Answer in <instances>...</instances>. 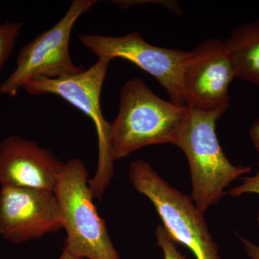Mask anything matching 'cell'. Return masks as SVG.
Masks as SVG:
<instances>
[{"instance_id": "15", "label": "cell", "mask_w": 259, "mask_h": 259, "mask_svg": "<svg viewBox=\"0 0 259 259\" xmlns=\"http://www.w3.org/2000/svg\"><path fill=\"white\" fill-rule=\"evenodd\" d=\"M238 236L243 243L245 252L248 257L251 259H259V245L255 244L244 237L240 236V235H238Z\"/></svg>"}, {"instance_id": "17", "label": "cell", "mask_w": 259, "mask_h": 259, "mask_svg": "<svg viewBox=\"0 0 259 259\" xmlns=\"http://www.w3.org/2000/svg\"><path fill=\"white\" fill-rule=\"evenodd\" d=\"M58 259H83V258H81V257L76 256L71 253V252L69 251L66 247H64V249H63L62 253L59 258Z\"/></svg>"}, {"instance_id": "5", "label": "cell", "mask_w": 259, "mask_h": 259, "mask_svg": "<svg viewBox=\"0 0 259 259\" xmlns=\"http://www.w3.org/2000/svg\"><path fill=\"white\" fill-rule=\"evenodd\" d=\"M109 64V61L98 59L95 64L79 74L59 79L36 78L23 87L27 93L35 96L53 95L60 97L93 121L98 141V163L95 176L89 180V185L94 198L100 200L111 184L115 163L110 152V123L104 117L100 105L102 89Z\"/></svg>"}, {"instance_id": "3", "label": "cell", "mask_w": 259, "mask_h": 259, "mask_svg": "<svg viewBox=\"0 0 259 259\" xmlns=\"http://www.w3.org/2000/svg\"><path fill=\"white\" fill-rule=\"evenodd\" d=\"M89 180L80 158L65 162L54 190L67 235L64 246L83 259H121L94 203Z\"/></svg>"}, {"instance_id": "7", "label": "cell", "mask_w": 259, "mask_h": 259, "mask_svg": "<svg viewBox=\"0 0 259 259\" xmlns=\"http://www.w3.org/2000/svg\"><path fill=\"white\" fill-rule=\"evenodd\" d=\"M235 78L226 42L208 38L189 52L181 76L188 108L221 116L230 107L229 86Z\"/></svg>"}, {"instance_id": "2", "label": "cell", "mask_w": 259, "mask_h": 259, "mask_svg": "<svg viewBox=\"0 0 259 259\" xmlns=\"http://www.w3.org/2000/svg\"><path fill=\"white\" fill-rule=\"evenodd\" d=\"M221 117L190 109L175 144L187 158L191 197L203 213L221 201L231 182L252 170L250 166H235L223 152L216 134V121Z\"/></svg>"}, {"instance_id": "4", "label": "cell", "mask_w": 259, "mask_h": 259, "mask_svg": "<svg viewBox=\"0 0 259 259\" xmlns=\"http://www.w3.org/2000/svg\"><path fill=\"white\" fill-rule=\"evenodd\" d=\"M128 176L135 190L153 204L175 243L189 248L196 259H222L204 213L192 197L172 187L144 160L131 162Z\"/></svg>"}, {"instance_id": "12", "label": "cell", "mask_w": 259, "mask_h": 259, "mask_svg": "<svg viewBox=\"0 0 259 259\" xmlns=\"http://www.w3.org/2000/svg\"><path fill=\"white\" fill-rule=\"evenodd\" d=\"M23 28L21 22L7 20L0 25V74L5 63L13 54Z\"/></svg>"}, {"instance_id": "8", "label": "cell", "mask_w": 259, "mask_h": 259, "mask_svg": "<svg viewBox=\"0 0 259 259\" xmlns=\"http://www.w3.org/2000/svg\"><path fill=\"white\" fill-rule=\"evenodd\" d=\"M83 47L98 59H125L153 76L166 90L174 103L185 105L181 88L182 68L189 52L164 49L148 44L137 32L122 36L83 34L78 35Z\"/></svg>"}, {"instance_id": "11", "label": "cell", "mask_w": 259, "mask_h": 259, "mask_svg": "<svg viewBox=\"0 0 259 259\" xmlns=\"http://www.w3.org/2000/svg\"><path fill=\"white\" fill-rule=\"evenodd\" d=\"M226 44L235 78L259 86V20L235 29Z\"/></svg>"}, {"instance_id": "16", "label": "cell", "mask_w": 259, "mask_h": 259, "mask_svg": "<svg viewBox=\"0 0 259 259\" xmlns=\"http://www.w3.org/2000/svg\"><path fill=\"white\" fill-rule=\"evenodd\" d=\"M250 136L253 146L259 153V118L252 124L250 128Z\"/></svg>"}, {"instance_id": "6", "label": "cell", "mask_w": 259, "mask_h": 259, "mask_svg": "<svg viewBox=\"0 0 259 259\" xmlns=\"http://www.w3.org/2000/svg\"><path fill=\"white\" fill-rule=\"evenodd\" d=\"M97 3V0H74L57 23L24 46L19 51L15 69L0 84V95L14 97L30 80L59 79L84 71L70 56V38L78 19Z\"/></svg>"}, {"instance_id": "1", "label": "cell", "mask_w": 259, "mask_h": 259, "mask_svg": "<svg viewBox=\"0 0 259 259\" xmlns=\"http://www.w3.org/2000/svg\"><path fill=\"white\" fill-rule=\"evenodd\" d=\"M190 109L166 101L140 79L127 80L120 90V106L110 123L112 161L151 145L176 144Z\"/></svg>"}, {"instance_id": "13", "label": "cell", "mask_w": 259, "mask_h": 259, "mask_svg": "<svg viewBox=\"0 0 259 259\" xmlns=\"http://www.w3.org/2000/svg\"><path fill=\"white\" fill-rule=\"evenodd\" d=\"M156 243L163 251L164 259H188L177 249L176 243L172 240L163 226H158L155 232Z\"/></svg>"}, {"instance_id": "9", "label": "cell", "mask_w": 259, "mask_h": 259, "mask_svg": "<svg viewBox=\"0 0 259 259\" xmlns=\"http://www.w3.org/2000/svg\"><path fill=\"white\" fill-rule=\"evenodd\" d=\"M63 228L54 191L1 187L0 236L20 244L57 233Z\"/></svg>"}, {"instance_id": "10", "label": "cell", "mask_w": 259, "mask_h": 259, "mask_svg": "<svg viewBox=\"0 0 259 259\" xmlns=\"http://www.w3.org/2000/svg\"><path fill=\"white\" fill-rule=\"evenodd\" d=\"M65 162L34 140L9 136L0 142V186L54 191Z\"/></svg>"}, {"instance_id": "14", "label": "cell", "mask_w": 259, "mask_h": 259, "mask_svg": "<svg viewBox=\"0 0 259 259\" xmlns=\"http://www.w3.org/2000/svg\"><path fill=\"white\" fill-rule=\"evenodd\" d=\"M258 168V171L255 176L243 177L241 185L233 187L228 191V194L233 197H240L245 194H259V161ZM257 221L259 226V211Z\"/></svg>"}]
</instances>
